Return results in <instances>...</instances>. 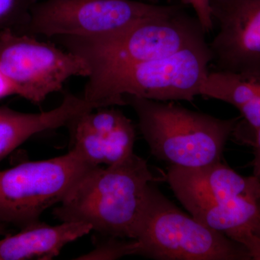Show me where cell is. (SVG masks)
Returning a JSON list of instances; mask_svg holds the SVG:
<instances>
[{
    "instance_id": "1",
    "label": "cell",
    "mask_w": 260,
    "mask_h": 260,
    "mask_svg": "<svg viewBox=\"0 0 260 260\" xmlns=\"http://www.w3.org/2000/svg\"><path fill=\"white\" fill-rule=\"evenodd\" d=\"M166 181L155 177L148 162L135 153L105 167L89 170L53 210L60 222L88 224L105 237L135 239L149 187Z\"/></svg>"
},
{
    "instance_id": "2",
    "label": "cell",
    "mask_w": 260,
    "mask_h": 260,
    "mask_svg": "<svg viewBox=\"0 0 260 260\" xmlns=\"http://www.w3.org/2000/svg\"><path fill=\"white\" fill-rule=\"evenodd\" d=\"M211 62L206 42L154 60L91 70L83 96L102 107L126 106L125 95L191 102L200 95Z\"/></svg>"
},
{
    "instance_id": "3",
    "label": "cell",
    "mask_w": 260,
    "mask_h": 260,
    "mask_svg": "<svg viewBox=\"0 0 260 260\" xmlns=\"http://www.w3.org/2000/svg\"><path fill=\"white\" fill-rule=\"evenodd\" d=\"M140 133L155 158L174 167L200 169L221 161L239 117L219 119L173 102L127 95Z\"/></svg>"
},
{
    "instance_id": "4",
    "label": "cell",
    "mask_w": 260,
    "mask_h": 260,
    "mask_svg": "<svg viewBox=\"0 0 260 260\" xmlns=\"http://www.w3.org/2000/svg\"><path fill=\"white\" fill-rule=\"evenodd\" d=\"M205 34L198 18L178 8L101 37L54 38L66 50L86 59L92 70L167 57L205 42Z\"/></svg>"
},
{
    "instance_id": "5",
    "label": "cell",
    "mask_w": 260,
    "mask_h": 260,
    "mask_svg": "<svg viewBox=\"0 0 260 260\" xmlns=\"http://www.w3.org/2000/svg\"><path fill=\"white\" fill-rule=\"evenodd\" d=\"M135 240L137 255L153 259H251L242 244L186 215L153 184Z\"/></svg>"
},
{
    "instance_id": "6",
    "label": "cell",
    "mask_w": 260,
    "mask_h": 260,
    "mask_svg": "<svg viewBox=\"0 0 260 260\" xmlns=\"http://www.w3.org/2000/svg\"><path fill=\"white\" fill-rule=\"evenodd\" d=\"M94 167L70 149L60 156L0 171V223L21 229L37 223Z\"/></svg>"
},
{
    "instance_id": "7",
    "label": "cell",
    "mask_w": 260,
    "mask_h": 260,
    "mask_svg": "<svg viewBox=\"0 0 260 260\" xmlns=\"http://www.w3.org/2000/svg\"><path fill=\"white\" fill-rule=\"evenodd\" d=\"M177 8L139 0H44L35 5L29 23L17 34L101 37Z\"/></svg>"
},
{
    "instance_id": "8",
    "label": "cell",
    "mask_w": 260,
    "mask_h": 260,
    "mask_svg": "<svg viewBox=\"0 0 260 260\" xmlns=\"http://www.w3.org/2000/svg\"><path fill=\"white\" fill-rule=\"evenodd\" d=\"M0 68L20 95L34 104L61 91L72 77H86L91 68L86 59L35 36L0 30Z\"/></svg>"
},
{
    "instance_id": "9",
    "label": "cell",
    "mask_w": 260,
    "mask_h": 260,
    "mask_svg": "<svg viewBox=\"0 0 260 260\" xmlns=\"http://www.w3.org/2000/svg\"><path fill=\"white\" fill-rule=\"evenodd\" d=\"M218 31L208 44L216 70L260 75V0H233L213 9Z\"/></svg>"
},
{
    "instance_id": "10",
    "label": "cell",
    "mask_w": 260,
    "mask_h": 260,
    "mask_svg": "<svg viewBox=\"0 0 260 260\" xmlns=\"http://www.w3.org/2000/svg\"><path fill=\"white\" fill-rule=\"evenodd\" d=\"M191 216L225 235L249 230L260 237V190L250 194L214 199L178 184H169Z\"/></svg>"
},
{
    "instance_id": "11",
    "label": "cell",
    "mask_w": 260,
    "mask_h": 260,
    "mask_svg": "<svg viewBox=\"0 0 260 260\" xmlns=\"http://www.w3.org/2000/svg\"><path fill=\"white\" fill-rule=\"evenodd\" d=\"M83 96L65 94L57 107L48 112L23 113L0 107V161L34 135L69 127L78 117L93 109Z\"/></svg>"
},
{
    "instance_id": "12",
    "label": "cell",
    "mask_w": 260,
    "mask_h": 260,
    "mask_svg": "<svg viewBox=\"0 0 260 260\" xmlns=\"http://www.w3.org/2000/svg\"><path fill=\"white\" fill-rule=\"evenodd\" d=\"M91 231L90 225L82 222L49 225L39 220L0 239V260L52 259L67 244Z\"/></svg>"
},
{
    "instance_id": "13",
    "label": "cell",
    "mask_w": 260,
    "mask_h": 260,
    "mask_svg": "<svg viewBox=\"0 0 260 260\" xmlns=\"http://www.w3.org/2000/svg\"><path fill=\"white\" fill-rule=\"evenodd\" d=\"M72 148L93 167L112 165L134 153L136 131L126 117L115 127L92 131L71 124Z\"/></svg>"
},
{
    "instance_id": "14",
    "label": "cell",
    "mask_w": 260,
    "mask_h": 260,
    "mask_svg": "<svg viewBox=\"0 0 260 260\" xmlns=\"http://www.w3.org/2000/svg\"><path fill=\"white\" fill-rule=\"evenodd\" d=\"M200 95L217 99L237 109L260 95V75L241 74L231 72H209Z\"/></svg>"
},
{
    "instance_id": "15",
    "label": "cell",
    "mask_w": 260,
    "mask_h": 260,
    "mask_svg": "<svg viewBox=\"0 0 260 260\" xmlns=\"http://www.w3.org/2000/svg\"><path fill=\"white\" fill-rule=\"evenodd\" d=\"M107 238L105 240L98 243L93 250L80 256L76 259L112 260L126 256L137 255L138 244L135 239L126 241L122 238Z\"/></svg>"
},
{
    "instance_id": "16",
    "label": "cell",
    "mask_w": 260,
    "mask_h": 260,
    "mask_svg": "<svg viewBox=\"0 0 260 260\" xmlns=\"http://www.w3.org/2000/svg\"><path fill=\"white\" fill-rule=\"evenodd\" d=\"M241 119L238 121L232 136L237 141L246 144L253 132L260 127V95L239 109Z\"/></svg>"
},
{
    "instance_id": "17",
    "label": "cell",
    "mask_w": 260,
    "mask_h": 260,
    "mask_svg": "<svg viewBox=\"0 0 260 260\" xmlns=\"http://www.w3.org/2000/svg\"><path fill=\"white\" fill-rule=\"evenodd\" d=\"M184 5H189L194 10L205 32L211 31L213 28V11L210 0H181Z\"/></svg>"
},
{
    "instance_id": "18",
    "label": "cell",
    "mask_w": 260,
    "mask_h": 260,
    "mask_svg": "<svg viewBox=\"0 0 260 260\" xmlns=\"http://www.w3.org/2000/svg\"><path fill=\"white\" fill-rule=\"evenodd\" d=\"M227 237L242 244L251 259L260 260V237L249 230H240L227 234Z\"/></svg>"
},
{
    "instance_id": "19",
    "label": "cell",
    "mask_w": 260,
    "mask_h": 260,
    "mask_svg": "<svg viewBox=\"0 0 260 260\" xmlns=\"http://www.w3.org/2000/svg\"><path fill=\"white\" fill-rule=\"evenodd\" d=\"M246 145L254 150V158L251 162L253 168V176L260 179V127L253 132Z\"/></svg>"
},
{
    "instance_id": "20",
    "label": "cell",
    "mask_w": 260,
    "mask_h": 260,
    "mask_svg": "<svg viewBox=\"0 0 260 260\" xmlns=\"http://www.w3.org/2000/svg\"><path fill=\"white\" fill-rule=\"evenodd\" d=\"M14 94L15 90L13 84L0 68V99Z\"/></svg>"
},
{
    "instance_id": "21",
    "label": "cell",
    "mask_w": 260,
    "mask_h": 260,
    "mask_svg": "<svg viewBox=\"0 0 260 260\" xmlns=\"http://www.w3.org/2000/svg\"><path fill=\"white\" fill-rule=\"evenodd\" d=\"M145 3H151V4H158L159 0H139Z\"/></svg>"
},
{
    "instance_id": "22",
    "label": "cell",
    "mask_w": 260,
    "mask_h": 260,
    "mask_svg": "<svg viewBox=\"0 0 260 260\" xmlns=\"http://www.w3.org/2000/svg\"><path fill=\"white\" fill-rule=\"evenodd\" d=\"M5 225L4 224L0 223V234L4 232Z\"/></svg>"
}]
</instances>
